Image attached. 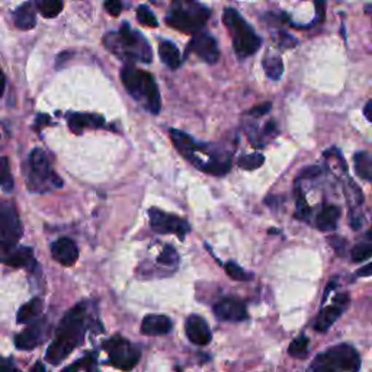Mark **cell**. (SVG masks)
I'll return each mask as SVG.
<instances>
[{"mask_svg": "<svg viewBox=\"0 0 372 372\" xmlns=\"http://www.w3.org/2000/svg\"><path fill=\"white\" fill-rule=\"evenodd\" d=\"M104 349L108 352L109 362L118 369L131 371L140 361V351L131 342L121 336H113L104 343Z\"/></svg>", "mask_w": 372, "mask_h": 372, "instance_id": "30bf717a", "label": "cell"}, {"mask_svg": "<svg viewBox=\"0 0 372 372\" xmlns=\"http://www.w3.org/2000/svg\"><path fill=\"white\" fill-rule=\"evenodd\" d=\"M356 275H358V276H371V275H372V262L368 264L366 266L361 268V269L356 272Z\"/></svg>", "mask_w": 372, "mask_h": 372, "instance_id": "ee69618b", "label": "cell"}, {"mask_svg": "<svg viewBox=\"0 0 372 372\" xmlns=\"http://www.w3.org/2000/svg\"><path fill=\"white\" fill-rule=\"evenodd\" d=\"M95 358H97L95 354H89L86 358L79 359V361H76V362L72 364V365H68L66 369H63V372H79V371H82L83 368L92 366V364L95 362Z\"/></svg>", "mask_w": 372, "mask_h": 372, "instance_id": "8d00e7d4", "label": "cell"}, {"mask_svg": "<svg viewBox=\"0 0 372 372\" xmlns=\"http://www.w3.org/2000/svg\"><path fill=\"white\" fill-rule=\"evenodd\" d=\"M105 125V120L99 115L92 113H72L68 115V127L73 132L80 134L85 128H101Z\"/></svg>", "mask_w": 372, "mask_h": 372, "instance_id": "ffe728a7", "label": "cell"}, {"mask_svg": "<svg viewBox=\"0 0 372 372\" xmlns=\"http://www.w3.org/2000/svg\"><path fill=\"white\" fill-rule=\"evenodd\" d=\"M309 337L306 336H299L297 339L292 340V343L290 345V349L288 352L290 355L295 356V358H304L307 355V351H309Z\"/></svg>", "mask_w": 372, "mask_h": 372, "instance_id": "d6a6232c", "label": "cell"}, {"mask_svg": "<svg viewBox=\"0 0 372 372\" xmlns=\"http://www.w3.org/2000/svg\"><path fill=\"white\" fill-rule=\"evenodd\" d=\"M157 262L163 266H166V268L176 269V266L179 265V254L172 246L168 244V246L163 247L161 253L159 254V258H157Z\"/></svg>", "mask_w": 372, "mask_h": 372, "instance_id": "4dcf8cb0", "label": "cell"}, {"mask_svg": "<svg viewBox=\"0 0 372 372\" xmlns=\"http://www.w3.org/2000/svg\"><path fill=\"white\" fill-rule=\"evenodd\" d=\"M364 113H365V116H366V120H368L369 123H372V101H369V102L365 105Z\"/></svg>", "mask_w": 372, "mask_h": 372, "instance_id": "f6af8a7d", "label": "cell"}, {"mask_svg": "<svg viewBox=\"0 0 372 372\" xmlns=\"http://www.w3.org/2000/svg\"><path fill=\"white\" fill-rule=\"evenodd\" d=\"M5 86H6V79H5V75H4V72H2V68H0V98L4 97Z\"/></svg>", "mask_w": 372, "mask_h": 372, "instance_id": "bcb514c9", "label": "cell"}, {"mask_svg": "<svg viewBox=\"0 0 372 372\" xmlns=\"http://www.w3.org/2000/svg\"><path fill=\"white\" fill-rule=\"evenodd\" d=\"M372 256V244L371 243H359L352 249V261L364 262Z\"/></svg>", "mask_w": 372, "mask_h": 372, "instance_id": "d590c367", "label": "cell"}, {"mask_svg": "<svg viewBox=\"0 0 372 372\" xmlns=\"http://www.w3.org/2000/svg\"><path fill=\"white\" fill-rule=\"evenodd\" d=\"M264 161H265V157L262 153H252V154L239 157L237 165L243 170H256L264 165Z\"/></svg>", "mask_w": 372, "mask_h": 372, "instance_id": "f546056e", "label": "cell"}, {"mask_svg": "<svg viewBox=\"0 0 372 372\" xmlns=\"http://www.w3.org/2000/svg\"><path fill=\"white\" fill-rule=\"evenodd\" d=\"M121 80L130 95L140 104H143L147 111L154 115L160 112L161 99L159 87L150 73L134 66H125L121 70Z\"/></svg>", "mask_w": 372, "mask_h": 372, "instance_id": "277c9868", "label": "cell"}, {"mask_svg": "<svg viewBox=\"0 0 372 372\" xmlns=\"http://www.w3.org/2000/svg\"><path fill=\"white\" fill-rule=\"evenodd\" d=\"M320 173H321V170H320V168H317V166L307 168V169H304V170L301 172V176H299V179H311V178H316V176H318Z\"/></svg>", "mask_w": 372, "mask_h": 372, "instance_id": "7bdbcfd3", "label": "cell"}, {"mask_svg": "<svg viewBox=\"0 0 372 372\" xmlns=\"http://www.w3.org/2000/svg\"><path fill=\"white\" fill-rule=\"evenodd\" d=\"M311 214V206L309 205L304 192L299 188L295 190V218L298 220H307Z\"/></svg>", "mask_w": 372, "mask_h": 372, "instance_id": "f1b7e54d", "label": "cell"}, {"mask_svg": "<svg viewBox=\"0 0 372 372\" xmlns=\"http://www.w3.org/2000/svg\"><path fill=\"white\" fill-rule=\"evenodd\" d=\"M365 12H366V13H369V15H371V18H372V5L366 6V8H365Z\"/></svg>", "mask_w": 372, "mask_h": 372, "instance_id": "c3c4849f", "label": "cell"}, {"mask_svg": "<svg viewBox=\"0 0 372 372\" xmlns=\"http://www.w3.org/2000/svg\"><path fill=\"white\" fill-rule=\"evenodd\" d=\"M137 19H138L140 23H142V25H146V27L156 28L159 25L157 18L154 16V13L146 5L138 6V9H137Z\"/></svg>", "mask_w": 372, "mask_h": 372, "instance_id": "836d02e7", "label": "cell"}, {"mask_svg": "<svg viewBox=\"0 0 372 372\" xmlns=\"http://www.w3.org/2000/svg\"><path fill=\"white\" fill-rule=\"evenodd\" d=\"M211 16L209 9L197 2H175L169 15L166 16V23L169 27L185 32L197 35L206 25Z\"/></svg>", "mask_w": 372, "mask_h": 372, "instance_id": "52a82bcc", "label": "cell"}, {"mask_svg": "<svg viewBox=\"0 0 372 372\" xmlns=\"http://www.w3.org/2000/svg\"><path fill=\"white\" fill-rule=\"evenodd\" d=\"M46 335H49V323L45 318H41L19 333L15 337V345L20 351H31L44 342Z\"/></svg>", "mask_w": 372, "mask_h": 372, "instance_id": "5bb4252c", "label": "cell"}, {"mask_svg": "<svg viewBox=\"0 0 372 372\" xmlns=\"http://www.w3.org/2000/svg\"><path fill=\"white\" fill-rule=\"evenodd\" d=\"M172 330V320L168 316L150 314L146 316L142 323V332L147 336L168 335Z\"/></svg>", "mask_w": 372, "mask_h": 372, "instance_id": "d6986e66", "label": "cell"}, {"mask_svg": "<svg viewBox=\"0 0 372 372\" xmlns=\"http://www.w3.org/2000/svg\"><path fill=\"white\" fill-rule=\"evenodd\" d=\"M356 175L368 182H372V157L366 151H359L354 156Z\"/></svg>", "mask_w": 372, "mask_h": 372, "instance_id": "484cf974", "label": "cell"}, {"mask_svg": "<svg viewBox=\"0 0 372 372\" xmlns=\"http://www.w3.org/2000/svg\"><path fill=\"white\" fill-rule=\"evenodd\" d=\"M349 304V295L347 294H339L335 301H333V304L328 306V307H324L316 321H314V329L317 332H328L332 326L336 323V320L343 314V311L346 310Z\"/></svg>", "mask_w": 372, "mask_h": 372, "instance_id": "4fadbf2b", "label": "cell"}, {"mask_svg": "<svg viewBox=\"0 0 372 372\" xmlns=\"http://www.w3.org/2000/svg\"><path fill=\"white\" fill-rule=\"evenodd\" d=\"M0 186H2L6 192H11L13 190V179L9 169V163L8 159L4 156H0Z\"/></svg>", "mask_w": 372, "mask_h": 372, "instance_id": "1f68e13d", "label": "cell"}, {"mask_svg": "<svg viewBox=\"0 0 372 372\" xmlns=\"http://www.w3.org/2000/svg\"><path fill=\"white\" fill-rule=\"evenodd\" d=\"M51 254L60 265L73 266L79 259V249L72 239L63 237L51 244Z\"/></svg>", "mask_w": 372, "mask_h": 372, "instance_id": "ac0fdd59", "label": "cell"}, {"mask_svg": "<svg viewBox=\"0 0 372 372\" xmlns=\"http://www.w3.org/2000/svg\"><path fill=\"white\" fill-rule=\"evenodd\" d=\"M105 9L109 12V15L118 16L123 11V4L118 2V0H109V2L105 4Z\"/></svg>", "mask_w": 372, "mask_h": 372, "instance_id": "f35d334b", "label": "cell"}, {"mask_svg": "<svg viewBox=\"0 0 372 372\" xmlns=\"http://www.w3.org/2000/svg\"><path fill=\"white\" fill-rule=\"evenodd\" d=\"M223 22L231 35L235 53L240 60H244L246 57L254 54L259 50V46L262 44L261 38L236 9L232 8L224 9Z\"/></svg>", "mask_w": 372, "mask_h": 372, "instance_id": "5b68a950", "label": "cell"}, {"mask_svg": "<svg viewBox=\"0 0 372 372\" xmlns=\"http://www.w3.org/2000/svg\"><path fill=\"white\" fill-rule=\"evenodd\" d=\"M329 242H330L332 247L336 250V253L342 254V253L345 252V247H346V240H345V239H342V237H336V236H335V237H330Z\"/></svg>", "mask_w": 372, "mask_h": 372, "instance_id": "60d3db41", "label": "cell"}, {"mask_svg": "<svg viewBox=\"0 0 372 372\" xmlns=\"http://www.w3.org/2000/svg\"><path fill=\"white\" fill-rule=\"evenodd\" d=\"M368 237L372 240V228H371V231H369V235H368Z\"/></svg>", "mask_w": 372, "mask_h": 372, "instance_id": "681fc988", "label": "cell"}, {"mask_svg": "<svg viewBox=\"0 0 372 372\" xmlns=\"http://www.w3.org/2000/svg\"><path fill=\"white\" fill-rule=\"evenodd\" d=\"M89 328V314L86 304H78L63 317L57 336L46 351L45 359L53 365L63 362L83 342Z\"/></svg>", "mask_w": 372, "mask_h": 372, "instance_id": "7a4b0ae2", "label": "cell"}, {"mask_svg": "<svg viewBox=\"0 0 372 372\" xmlns=\"http://www.w3.org/2000/svg\"><path fill=\"white\" fill-rule=\"evenodd\" d=\"M342 216L340 208L336 205H324L317 216L316 225L321 231H333L337 227V221Z\"/></svg>", "mask_w": 372, "mask_h": 372, "instance_id": "44dd1931", "label": "cell"}, {"mask_svg": "<svg viewBox=\"0 0 372 372\" xmlns=\"http://www.w3.org/2000/svg\"><path fill=\"white\" fill-rule=\"evenodd\" d=\"M6 265L13 266V268H28L34 269L35 268V259H34V253L28 247H22L16 249L9 258L5 261Z\"/></svg>", "mask_w": 372, "mask_h": 372, "instance_id": "cb8c5ba5", "label": "cell"}, {"mask_svg": "<svg viewBox=\"0 0 372 372\" xmlns=\"http://www.w3.org/2000/svg\"><path fill=\"white\" fill-rule=\"evenodd\" d=\"M27 183L32 192H46L54 188H61L63 180L53 170L50 160L41 149L32 150L27 166Z\"/></svg>", "mask_w": 372, "mask_h": 372, "instance_id": "ba28073f", "label": "cell"}, {"mask_svg": "<svg viewBox=\"0 0 372 372\" xmlns=\"http://www.w3.org/2000/svg\"><path fill=\"white\" fill-rule=\"evenodd\" d=\"M159 54L161 61L165 63L169 68L176 70L182 64V57L178 50V46L173 42L169 41H161L159 45Z\"/></svg>", "mask_w": 372, "mask_h": 372, "instance_id": "603a6c76", "label": "cell"}, {"mask_svg": "<svg viewBox=\"0 0 372 372\" xmlns=\"http://www.w3.org/2000/svg\"><path fill=\"white\" fill-rule=\"evenodd\" d=\"M359 366L361 358L356 349L340 343L317 355L309 372H358Z\"/></svg>", "mask_w": 372, "mask_h": 372, "instance_id": "8992f818", "label": "cell"}, {"mask_svg": "<svg viewBox=\"0 0 372 372\" xmlns=\"http://www.w3.org/2000/svg\"><path fill=\"white\" fill-rule=\"evenodd\" d=\"M214 314L223 321H244L247 316V309L244 302L237 298H223L214 306Z\"/></svg>", "mask_w": 372, "mask_h": 372, "instance_id": "9a60e30c", "label": "cell"}, {"mask_svg": "<svg viewBox=\"0 0 372 372\" xmlns=\"http://www.w3.org/2000/svg\"><path fill=\"white\" fill-rule=\"evenodd\" d=\"M271 109H272L271 102H265V104H262V105H258V106L252 108L249 113H250L252 116H262V115H266L268 112H271Z\"/></svg>", "mask_w": 372, "mask_h": 372, "instance_id": "ab89813d", "label": "cell"}, {"mask_svg": "<svg viewBox=\"0 0 372 372\" xmlns=\"http://www.w3.org/2000/svg\"><path fill=\"white\" fill-rule=\"evenodd\" d=\"M186 53H194L208 64H214L220 58V50L217 41L209 34H197L188 44Z\"/></svg>", "mask_w": 372, "mask_h": 372, "instance_id": "7c38bea8", "label": "cell"}, {"mask_svg": "<svg viewBox=\"0 0 372 372\" xmlns=\"http://www.w3.org/2000/svg\"><path fill=\"white\" fill-rule=\"evenodd\" d=\"M104 44L112 54L121 60L142 63H151L153 60V53L147 39L138 31L132 30L127 22L123 23L118 34L109 32L105 35Z\"/></svg>", "mask_w": 372, "mask_h": 372, "instance_id": "3957f363", "label": "cell"}, {"mask_svg": "<svg viewBox=\"0 0 372 372\" xmlns=\"http://www.w3.org/2000/svg\"><path fill=\"white\" fill-rule=\"evenodd\" d=\"M169 134L179 154L197 169L213 176H224L230 172L231 153H227L225 150H217L213 146L199 144L191 135L179 130H170Z\"/></svg>", "mask_w": 372, "mask_h": 372, "instance_id": "6da1fadb", "label": "cell"}, {"mask_svg": "<svg viewBox=\"0 0 372 372\" xmlns=\"http://www.w3.org/2000/svg\"><path fill=\"white\" fill-rule=\"evenodd\" d=\"M35 6L44 18H56L63 11V4L60 0H39Z\"/></svg>", "mask_w": 372, "mask_h": 372, "instance_id": "83f0119b", "label": "cell"}, {"mask_svg": "<svg viewBox=\"0 0 372 372\" xmlns=\"http://www.w3.org/2000/svg\"><path fill=\"white\" fill-rule=\"evenodd\" d=\"M42 299L41 298H34L30 302H27L25 306H22L20 310L18 311V323L19 324H27L34 320H37L42 311Z\"/></svg>", "mask_w": 372, "mask_h": 372, "instance_id": "d4e9b609", "label": "cell"}, {"mask_svg": "<svg viewBox=\"0 0 372 372\" xmlns=\"http://www.w3.org/2000/svg\"><path fill=\"white\" fill-rule=\"evenodd\" d=\"M266 134H272L275 131V123L273 121H269L266 125H265V130H264Z\"/></svg>", "mask_w": 372, "mask_h": 372, "instance_id": "7dc6e473", "label": "cell"}, {"mask_svg": "<svg viewBox=\"0 0 372 372\" xmlns=\"http://www.w3.org/2000/svg\"><path fill=\"white\" fill-rule=\"evenodd\" d=\"M13 20H15V25L19 30H23V31L32 30L37 23L35 11L32 8V4H23L22 6H19L13 12Z\"/></svg>", "mask_w": 372, "mask_h": 372, "instance_id": "7402d4cb", "label": "cell"}, {"mask_svg": "<svg viewBox=\"0 0 372 372\" xmlns=\"http://www.w3.org/2000/svg\"><path fill=\"white\" fill-rule=\"evenodd\" d=\"M262 67L265 73L272 80H279L284 73V63L279 56H268L262 60Z\"/></svg>", "mask_w": 372, "mask_h": 372, "instance_id": "4316f807", "label": "cell"}, {"mask_svg": "<svg viewBox=\"0 0 372 372\" xmlns=\"http://www.w3.org/2000/svg\"><path fill=\"white\" fill-rule=\"evenodd\" d=\"M278 45L281 46V49H292V46L297 44V39L292 38L291 35L285 34V32H278L275 37Z\"/></svg>", "mask_w": 372, "mask_h": 372, "instance_id": "74e56055", "label": "cell"}, {"mask_svg": "<svg viewBox=\"0 0 372 372\" xmlns=\"http://www.w3.org/2000/svg\"><path fill=\"white\" fill-rule=\"evenodd\" d=\"M22 232V224L15 205L4 202L0 205V262H5L16 250Z\"/></svg>", "mask_w": 372, "mask_h": 372, "instance_id": "9c48e42d", "label": "cell"}, {"mask_svg": "<svg viewBox=\"0 0 372 372\" xmlns=\"http://www.w3.org/2000/svg\"><path fill=\"white\" fill-rule=\"evenodd\" d=\"M0 372H20V371L15 366L12 361L0 358Z\"/></svg>", "mask_w": 372, "mask_h": 372, "instance_id": "b9f144b4", "label": "cell"}, {"mask_svg": "<svg viewBox=\"0 0 372 372\" xmlns=\"http://www.w3.org/2000/svg\"><path fill=\"white\" fill-rule=\"evenodd\" d=\"M149 218L151 228L159 235H175L179 240H185L191 231V225L185 218L161 211L159 208L149 209Z\"/></svg>", "mask_w": 372, "mask_h": 372, "instance_id": "8fae6325", "label": "cell"}, {"mask_svg": "<svg viewBox=\"0 0 372 372\" xmlns=\"http://www.w3.org/2000/svg\"><path fill=\"white\" fill-rule=\"evenodd\" d=\"M225 273L231 279H235V281H249V279L252 278V273H247L242 266H239L235 262H227Z\"/></svg>", "mask_w": 372, "mask_h": 372, "instance_id": "e575fe53", "label": "cell"}, {"mask_svg": "<svg viewBox=\"0 0 372 372\" xmlns=\"http://www.w3.org/2000/svg\"><path fill=\"white\" fill-rule=\"evenodd\" d=\"M345 195L347 198L349 208H351V225L352 228L359 230L364 223V214L361 211V206L364 204V195L359 190V186L351 179H347L345 185Z\"/></svg>", "mask_w": 372, "mask_h": 372, "instance_id": "2e32d148", "label": "cell"}, {"mask_svg": "<svg viewBox=\"0 0 372 372\" xmlns=\"http://www.w3.org/2000/svg\"><path fill=\"white\" fill-rule=\"evenodd\" d=\"M185 332L188 339L198 346H205L213 339V333L211 329H209L208 323L197 314H192L188 317L185 323Z\"/></svg>", "mask_w": 372, "mask_h": 372, "instance_id": "e0dca14e", "label": "cell"}]
</instances>
